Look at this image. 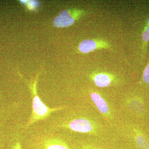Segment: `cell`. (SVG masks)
Listing matches in <instances>:
<instances>
[{
    "mask_svg": "<svg viewBox=\"0 0 149 149\" xmlns=\"http://www.w3.org/2000/svg\"><path fill=\"white\" fill-rule=\"evenodd\" d=\"M36 83L37 80L33 84L32 89V111L29 120L26 124L27 127L39 120L46 119L53 112L61 110L64 108L63 107L51 108L46 106L37 95Z\"/></svg>",
    "mask_w": 149,
    "mask_h": 149,
    "instance_id": "6da1fadb",
    "label": "cell"
},
{
    "mask_svg": "<svg viewBox=\"0 0 149 149\" xmlns=\"http://www.w3.org/2000/svg\"><path fill=\"white\" fill-rule=\"evenodd\" d=\"M62 126L74 132L89 135H96L101 130L100 123L94 118L85 116L70 119Z\"/></svg>",
    "mask_w": 149,
    "mask_h": 149,
    "instance_id": "7a4b0ae2",
    "label": "cell"
},
{
    "mask_svg": "<svg viewBox=\"0 0 149 149\" xmlns=\"http://www.w3.org/2000/svg\"><path fill=\"white\" fill-rule=\"evenodd\" d=\"M90 97L92 102L100 113L107 120H110L113 117L112 113L108 102L97 92L91 93Z\"/></svg>",
    "mask_w": 149,
    "mask_h": 149,
    "instance_id": "3957f363",
    "label": "cell"
},
{
    "mask_svg": "<svg viewBox=\"0 0 149 149\" xmlns=\"http://www.w3.org/2000/svg\"><path fill=\"white\" fill-rule=\"evenodd\" d=\"M125 106L129 111L138 116L142 115L145 111V107L143 101L139 98H132L126 100Z\"/></svg>",
    "mask_w": 149,
    "mask_h": 149,
    "instance_id": "277c9868",
    "label": "cell"
},
{
    "mask_svg": "<svg viewBox=\"0 0 149 149\" xmlns=\"http://www.w3.org/2000/svg\"><path fill=\"white\" fill-rule=\"evenodd\" d=\"M74 19L66 10L62 11L58 16L55 18L53 24L57 27H65L73 24Z\"/></svg>",
    "mask_w": 149,
    "mask_h": 149,
    "instance_id": "5b68a950",
    "label": "cell"
},
{
    "mask_svg": "<svg viewBox=\"0 0 149 149\" xmlns=\"http://www.w3.org/2000/svg\"><path fill=\"white\" fill-rule=\"evenodd\" d=\"M95 85L100 88H105L109 86L112 81V78L105 73H99L93 77Z\"/></svg>",
    "mask_w": 149,
    "mask_h": 149,
    "instance_id": "8992f818",
    "label": "cell"
},
{
    "mask_svg": "<svg viewBox=\"0 0 149 149\" xmlns=\"http://www.w3.org/2000/svg\"><path fill=\"white\" fill-rule=\"evenodd\" d=\"M45 149H70L65 142L56 139H50L46 140L44 143Z\"/></svg>",
    "mask_w": 149,
    "mask_h": 149,
    "instance_id": "52a82bcc",
    "label": "cell"
},
{
    "mask_svg": "<svg viewBox=\"0 0 149 149\" xmlns=\"http://www.w3.org/2000/svg\"><path fill=\"white\" fill-rule=\"evenodd\" d=\"M134 141L138 149H149V144L147 139L143 134L135 132Z\"/></svg>",
    "mask_w": 149,
    "mask_h": 149,
    "instance_id": "ba28073f",
    "label": "cell"
},
{
    "mask_svg": "<svg viewBox=\"0 0 149 149\" xmlns=\"http://www.w3.org/2000/svg\"><path fill=\"white\" fill-rule=\"evenodd\" d=\"M97 47V43L95 41L91 40H86L80 43L79 49L82 52L88 53L95 50Z\"/></svg>",
    "mask_w": 149,
    "mask_h": 149,
    "instance_id": "9c48e42d",
    "label": "cell"
},
{
    "mask_svg": "<svg viewBox=\"0 0 149 149\" xmlns=\"http://www.w3.org/2000/svg\"><path fill=\"white\" fill-rule=\"evenodd\" d=\"M143 79L145 83L149 84V64L147 65L144 70Z\"/></svg>",
    "mask_w": 149,
    "mask_h": 149,
    "instance_id": "30bf717a",
    "label": "cell"
},
{
    "mask_svg": "<svg viewBox=\"0 0 149 149\" xmlns=\"http://www.w3.org/2000/svg\"><path fill=\"white\" fill-rule=\"evenodd\" d=\"M143 40L145 42H148L149 40V24L147 26L146 30L143 34Z\"/></svg>",
    "mask_w": 149,
    "mask_h": 149,
    "instance_id": "8fae6325",
    "label": "cell"
},
{
    "mask_svg": "<svg viewBox=\"0 0 149 149\" xmlns=\"http://www.w3.org/2000/svg\"><path fill=\"white\" fill-rule=\"evenodd\" d=\"M83 149H106L100 146H96L95 145L88 144L85 145L83 147Z\"/></svg>",
    "mask_w": 149,
    "mask_h": 149,
    "instance_id": "7c38bea8",
    "label": "cell"
},
{
    "mask_svg": "<svg viewBox=\"0 0 149 149\" xmlns=\"http://www.w3.org/2000/svg\"><path fill=\"white\" fill-rule=\"evenodd\" d=\"M37 5H38V3H37V1H31L29 3V7L31 8L36 7Z\"/></svg>",
    "mask_w": 149,
    "mask_h": 149,
    "instance_id": "4fadbf2b",
    "label": "cell"
},
{
    "mask_svg": "<svg viewBox=\"0 0 149 149\" xmlns=\"http://www.w3.org/2000/svg\"><path fill=\"white\" fill-rule=\"evenodd\" d=\"M13 149H21L20 144L19 143H17Z\"/></svg>",
    "mask_w": 149,
    "mask_h": 149,
    "instance_id": "5bb4252c",
    "label": "cell"
},
{
    "mask_svg": "<svg viewBox=\"0 0 149 149\" xmlns=\"http://www.w3.org/2000/svg\"><path fill=\"white\" fill-rule=\"evenodd\" d=\"M148 24H149V18L148 19Z\"/></svg>",
    "mask_w": 149,
    "mask_h": 149,
    "instance_id": "9a60e30c",
    "label": "cell"
}]
</instances>
